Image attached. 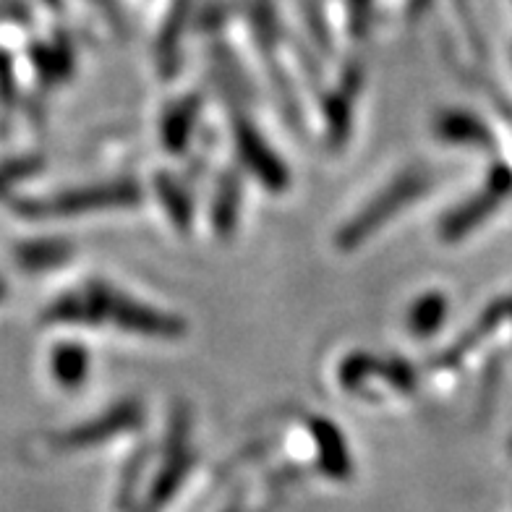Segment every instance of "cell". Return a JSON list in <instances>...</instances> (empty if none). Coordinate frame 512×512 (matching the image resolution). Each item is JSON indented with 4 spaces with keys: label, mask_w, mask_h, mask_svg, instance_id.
Wrapping results in <instances>:
<instances>
[{
    "label": "cell",
    "mask_w": 512,
    "mask_h": 512,
    "mask_svg": "<svg viewBox=\"0 0 512 512\" xmlns=\"http://www.w3.org/2000/svg\"><path fill=\"white\" fill-rule=\"evenodd\" d=\"M421 186H424V178H403L400 183H395L387 194L379 199V202L371 204L369 209H366V215L358 220L356 225H351V228L345 230L343 241H361V233H369V230L377 228L379 223H384L387 220V212L395 207H400V204L411 202L413 196L421 191Z\"/></svg>",
    "instance_id": "obj_1"
},
{
    "label": "cell",
    "mask_w": 512,
    "mask_h": 512,
    "mask_svg": "<svg viewBox=\"0 0 512 512\" xmlns=\"http://www.w3.org/2000/svg\"><path fill=\"white\" fill-rule=\"evenodd\" d=\"M55 366H58V374H61L63 379L76 384L81 377H84V371H87V358H84V353H81L79 348H66V351L58 353Z\"/></svg>",
    "instance_id": "obj_2"
},
{
    "label": "cell",
    "mask_w": 512,
    "mask_h": 512,
    "mask_svg": "<svg viewBox=\"0 0 512 512\" xmlns=\"http://www.w3.org/2000/svg\"><path fill=\"white\" fill-rule=\"evenodd\" d=\"M439 317H442V301L437 296H432L429 301H421V304L413 309L411 322L416 332H432L439 324Z\"/></svg>",
    "instance_id": "obj_3"
}]
</instances>
